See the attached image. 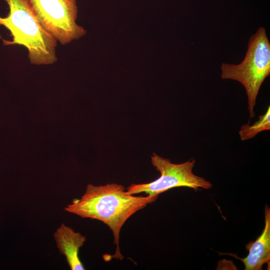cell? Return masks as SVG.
Masks as SVG:
<instances>
[{"mask_svg": "<svg viewBox=\"0 0 270 270\" xmlns=\"http://www.w3.org/2000/svg\"><path fill=\"white\" fill-rule=\"evenodd\" d=\"M56 246L60 252L66 256L72 270H84L79 256L80 248L86 240V238L80 233L75 232L72 228L62 224L54 233Z\"/></svg>", "mask_w": 270, "mask_h": 270, "instance_id": "8992f818", "label": "cell"}, {"mask_svg": "<svg viewBox=\"0 0 270 270\" xmlns=\"http://www.w3.org/2000/svg\"><path fill=\"white\" fill-rule=\"evenodd\" d=\"M151 162L160 176L149 183L132 184L126 189L129 194L144 192L148 196H158L160 194L177 187H188L197 190H208L212 186L210 182L194 174L196 160L193 158L183 163L174 164L168 159L153 154Z\"/></svg>", "mask_w": 270, "mask_h": 270, "instance_id": "277c9868", "label": "cell"}, {"mask_svg": "<svg viewBox=\"0 0 270 270\" xmlns=\"http://www.w3.org/2000/svg\"><path fill=\"white\" fill-rule=\"evenodd\" d=\"M264 227L262 234L251 244H248V254L239 258L244 264L245 270H262L264 264L270 266V208H264Z\"/></svg>", "mask_w": 270, "mask_h": 270, "instance_id": "52a82bcc", "label": "cell"}, {"mask_svg": "<svg viewBox=\"0 0 270 270\" xmlns=\"http://www.w3.org/2000/svg\"><path fill=\"white\" fill-rule=\"evenodd\" d=\"M9 8L6 17L0 16V26L10 32L12 40L4 45L19 44L28 51L30 64L48 65L58 60L57 40L42 26L29 0H4ZM0 38L2 39L0 35Z\"/></svg>", "mask_w": 270, "mask_h": 270, "instance_id": "7a4b0ae2", "label": "cell"}, {"mask_svg": "<svg viewBox=\"0 0 270 270\" xmlns=\"http://www.w3.org/2000/svg\"><path fill=\"white\" fill-rule=\"evenodd\" d=\"M220 70L222 79L236 80L244 86L250 118H254L260 89L270 74V43L266 28L260 27L250 38L246 56L240 64L222 63Z\"/></svg>", "mask_w": 270, "mask_h": 270, "instance_id": "3957f363", "label": "cell"}, {"mask_svg": "<svg viewBox=\"0 0 270 270\" xmlns=\"http://www.w3.org/2000/svg\"><path fill=\"white\" fill-rule=\"evenodd\" d=\"M158 196H136L117 184L104 186L88 185L80 198H74L66 211L83 218L100 220L108 226L114 236L116 248L110 258L122 260L119 240L120 230L125 222L138 210L156 200Z\"/></svg>", "mask_w": 270, "mask_h": 270, "instance_id": "6da1fadb", "label": "cell"}, {"mask_svg": "<svg viewBox=\"0 0 270 270\" xmlns=\"http://www.w3.org/2000/svg\"><path fill=\"white\" fill-rule=\"evenodd\" d=\"M270 130V106H268L264 114L259 116L258 120L253 124L249 122L243 124L240 130L239 135L242 141L250 140L258 133Z\"/></svg>", "mask_w": 270, "mask_h": 270, "instance_id": "ba28073f", "label": "cell"}, {"mask_svg": "<svg viewBox=\"0 0 270 270\" xmlns=\"http://www.w3.org/2000/svg\"><path fill=\"white\" fill-rule=\"evenodd\" d=\"M44 28L61 44L65 45L86 34L76 24V0H29Z\"/></svg>", "mask_w": 270, "mask_h": 270, "instance_id": "5b68a950", "label": "cell"}]
</instances>
